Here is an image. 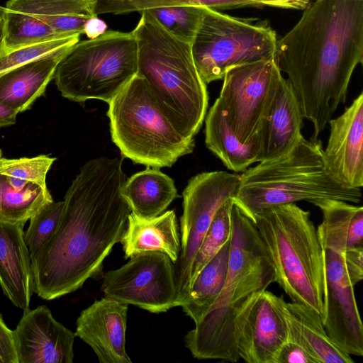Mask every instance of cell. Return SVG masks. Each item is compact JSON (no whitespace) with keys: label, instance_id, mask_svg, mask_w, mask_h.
<instances>
[{"label":"cell","instance_id":"cell-1","mask_svg":"<svg viewBox=\"0 0 363 363\" xmlns=\"http://www.w3.org/2000/svg\"><path fill=\"white\" fill-rule=\"evenodd\" d=\"M126 179L118 158L96 157L80 168L55 233L30 255L38 296L52 300L72 293L101 269L131 212L121 193Z\"/></svg>","mask_w":363,"mask_h":363},{"label":"cell","instance_id":"cell-2","mask_svg":"<svg viewBox=\"0 0 363 363\" xmlns=\"http://www.w3.org/2000/svg\"><path fill=\"white\" fill-rule=\"evenodd\" d=\"M277 40L275 61L318 139L363 62V0H315Z\"/></svg>","mask_w":363,"mask_h":363},{"label":"cell","instance_id":"cell-3","mask_svg":"<svg viewBox=\"0 0 363 363\" xmlns=\"http://www.w3.org/2000/svg\"><path fill=\"white\" fill-rule=\"evenodd\" d=\"M273 282V267L257 229L233 203L226 279L208 313L184 336L191 355L198 359L240 360L233 336L236 313L250 296Z\"/></svg>","mask_w":363,"mask_h":363},{"label":"cell","instance_id":"cell-4","mask_svg":"<svg viewBox=\"0 0 363 363\" xmlns=\"http://www.w3.org/2000/svg\"><path fill=\"white\" fill-rule=\"evenodd\" d=\"M132 30L138 47V72L172 124L185 138L194 139L208 105L206 84L193 59L191 43L165 30L146 10Z\"/></svg>","mask_w":363,"mask_h":363},{"label":"cell","instance_id":"cell-5","mask_svg":"<svg viewBox=\"0 0 363 363\" xmlns=\"http://www.w3.org/2000/svg\"><path fill=\"white\" fill-rule=\"evenodd\" d=\"M321 199L358 203L362 191L336 182L325 168L321 141L303 136L287 154L242 172L233 202L252 219L270 207Z\"/></svg>","mask_w":363,"mask_h":363},{"label":"cell","instance_id":"cell-6","mask_svg":"<svg viewBox=\"0 0 363 363\" xmlns=\"http://www.w3.org/2000/svg\"><path fill=\"white\" fill-rule=\"evenodd\" d=\"M257 229L277 283L293 302L323 318V250L311 213L295 203L264 209L250 219Z\"/></svg>","mask_w":363,"mask_h":363},{"label":"cell","instance_id":"cell-7","mask_svg":"<svg viewBox=\"0 0 363 363\" xmlns=\"http://www.w3.org/2000/svg\"><path fill=\"white\" fill-rule=\"evenodd\" d=\"M108 104L112 140L134 163L170 167L193 152L194 139L185 138L172 125L138 74Z\"/></svg>","mask_w":363,"mask_h":363},{"label":"cell","instance_id":"cell-8","mask_svg":"<svg viewBox=\"0 0 363 363\" xmlns=\"http://www.w3.org/2000/svg\"><path fill=\"white\" fill-rule=\"evenodd\" d=\"M311 203L320 208L323 216L317 228L325 275L323 324L341 350L350 356L362 357L363 325L345 257L349 222L359 206L334 199Z\"/></svg>","mask_w":363,"mask_h":363},{"label":"cell","instance_id":"cell-9","mask_svg":"<svg viewBox=\"0 0 363 363\" xmlns=\"http://www.w3.org/2000/svg\"><path fill=\"white\" fill-rule=\"evenodd\" d=\"M138 72V47L132 31L106 30L78 42L57 66L54 78L61 95L75 102L108 103Z\"/></svg>","mask_w":363,"mask_h":363},{"label":"cell","instance_id":"cell-10","mask_svg":"<svg viewBox=\"0 0 363 363\" xmlns=\"http://www.w3.org/2000/svg\"><path fill=\"white\" fill-rule=\"evenodd\" d=\"M277 43L267 23H252L204 6L191 46L196 67L208 84L235 67L274 59Z\"/></svg>","mask_w":363,"mask_h":363},{"label":"cell","instance_id":"cell-11","mask_svg":"<svg viewBox=\"0 0 363 363\" xmlns=\"http://www.w3.org/2000/svg\"><path fill=\"white\" fill-rule=\"evenodd\" d=\"M240 180L238 173L206 172L191 177L183 191L181 250L175 263L177 306L188 296L193 261L213 219L220 207L235 196Z\"/></svg>","mask_w":363,"mask_h":363},{"label":"cell","instance_id":"cell-12","mask_svg":"<svg viewBox=\"0 0 363 363\" xmlns=\"http://www.w3.org/2000/svg\"><path fill=\"white\" fill-rule=\"evenodd\" d=\"M283 77L275 59L237 66L224 75L217 100L241 143L257 138Z\"/></svg>","mask_w":363,"mask_h":363},{"label":"cell","instance_id":"cell-13","mask_svg":"<svg viewBox=\"0 0 363 363\" xmlns=\"http://www.w3.org/2000/svg\"><path fill=\"white\" fill-rule=\"evenodd\" d=\"M130 258L104 274L101 289L105 296L154 313L177 306L175 266L171 259L160 252H141Z\"/></svg>","mask_w":363,"mask_h":363},{"label":"cell","instance_id":"cell-14","mask_svg":"<svg viewBox=\"0 0 363 363\" xmlns=\"http://www.w3.org/2000/svg\"><path fill=\"white\" fill-rule=\"evenodd\" d=\"M233 336L240 359L247 363H274L288 340L277 296L267 289L250 296L236 313Z\"/></svg>","mask_w":363,"mask_h":363},{"label":"cell","instance_id":"cell-15","mask_svg":"<svg viewBox=\"0 0 363 363\" xmlns=\"http://www.w3.org/2000/svg\"><path fill=\"white\" fill-rule=\"evenodd\" d=\"M323 161L328 174L350 189L363 186V93L344 112L331 118Z\"/></svg>","mask_w":363,"mask_h":363},{"label":"cell","instance_id":"cell-16","mask_svg":"<svg viewBox=\"0 0 363 363\" xmlns=\"http://www.w3.org/2000/svg\"><path fill=\"white\" fill-rule=\"evenodd\" d=\"M23 311L13 330L18 363H72L75 334L45 306Z\"/></svg>","mask_w":363,"mask_h":363},{"label":"cell","instance_id":"cell-17","mask_svg":"<svg viewBox=\"0 0 363 363\" xmlns=\"http://www.w3.org/2000/svg\"><path fill=\"white\" fill-rule=\"evenodd\" d=\"M128 305L108 297L83 310L75 336L94 350L101 363H131L125 351Z\"/></svg>","mask_w":363,"mask_h":363},{"label":"cell","instance_id":"cell-18","mask_svg":"<svg viewBox=\"0 0 363 363\" xmlns=\"http://www.w3.org/2000/svg\"><path fill=\"white\" fill-rule=\"evenodd\" d=\"M26 223L0 217V285L13 304L29 308L33 289L30 252L24 239Z\"/></svg>","mask_w":363,"mask_h":363},{"label":"cell","instance_id":"cell-19","mask_svg":"<svg viewBox=\"0 0 363 363\" xmlns=\"http://www.w3.org/2000/svg\"><path fill=\"white\" fill-rule=\"evenodd\" d=\"M303 119L298 97L291 83L283 77L272 106L257 135L261 143L259 162L290 152L303 137Z\"/></svg>","mask_w":363,"mask_h":363},{"label":"cell","instance_id":"cell-20","mask_svg":"<svg viewBox=\"0 0 363 363\" xmlns=\"http://www.w3.org/2000/svg\"><path fill=\"white\" fill-rule=\"evenodd\" d=\"M277 300L287 327L288 340L301 346L315 363H354L352 356L341 350L327 335L321 316L296 302Z\"/></svg>","mask_w":363,"mask_h":363},{"label":"cell","instance_id":"cell-21","mask_svg":"<svg viewBox=\"0 0 363 363\" xmlns=\"http://www.w3.org/2000/svg\"><path fill=\"white\" fill-rule=\"evenodd\" d=\"M73 46L62 48L0 74V101L19 113L30 109L36 99L44 94L48 84L54 78L59 62Z\"/></svg>","mask_w":363,"mask_h":363},{"label":"cell","instance_id":"cell-22","mask_svg":"<svg viewBox=\"0 0 363 363\" xmlns=\"http://www.w3.org/2000/svg\"><path fill=\"white\" fill-rule=\"evenodd\" d=\"M125 259L141 252H160L175 264L181 250L180 237L174 211L143 218L130 213L121 238Z\"/></svg>","mask_w":363,"mask_h":363},{"label":"cell","instance_id":"cell-23","mask_svg":"<svg viewBox=\"0 0 363 363\" xmlns=\"http://www.w3.org/2000/svg\"><path fill=\"white\" fill-rule=\"evenodd\" d=\"M205 118L206 146L228 169L242 172L259 162L261 143L258 136L250 144L241 143L217 99Z\"/></svg>","mask_w":363,"mask_h":363},{"label":"cell","instance_id":"cell-24","mask_svg":"<svg viewBox=\"0 0 363 363\" xmlns=\"http://www.w3.org/2000/svg\"><path fill=\"white\" fill-rule=\"evenodd\" d=\"M98 0H9L5 8L24 13L48 24L58 33L84 34L87 20L96 16Z\"/></svg>","mask_w":363,"mask_h":363},{"label":"cell","instance_id":"cell-25","mask_svg":"<svg viewBox=\"0 0 363 363\" xmlns=\"http://www.w3.org/2000/svg\"><path fill=\"white\" fill-rule=\"evenodd\" d=\"M121 193L131 212L143 218L162 214L177 196L173 179L148 167L127 178Z\"/></svg>","mask_w":363,"mask_h":363},{"label":"cell","instance_id":"cell-26","mask_svg":"<svg viewBox=\"0 0 363 363\" xmlns=\"http://www.w3.org/2000/svg\"><path fill=\"white\" fill-rule=\"evenodd\" d=\"M230 238L194 280L181 307L197 323L208 313L224 286L228 268Z\"/></svg>","mask_w":363,"mask_h":363},{"label":"cell","instance_id":"cell-27","mask_svg":"<svg viewBox=\"0 0 363 363\" xmlns=\"http://www.w3.org/2000/svg\"><path fill=\"white\" fill-rule=\"evenodd\" d=\"M53 199L48 188L28 182L21 189H14L6 177L0 174V217L14 222L30 219Z\"/></svg>","mask_w":363,"mask_h":363},{"label":"cell","instance_id":"cell-28","mask_svg":"<svg viewBox=\"0 0 363 363\" xmlns=\"http://www.w3.org/2000/svg\"><path fill=\"white\" fill-rule=\"evenodd\" d=\"M4 16V40L1 54L25 46L71 36L58 33L34 16L8 10L5 7Z\"/></svg>","mask_w":363,"mask_h":363},{"label":"cell","instance_id":"cell-29","mask_svg":"<svg viewBox=\"0 0 363 363\" xmlns=\"http://www.w3.org/2000/svg\"><path fill=\"white\" fill-rule=\"evenodd\" d=\"M233 205L231 199L220 207L213 218L194 257L190 275V288L199 272L230 238Z\"/></svg>","mask_w":363,"mask_h":363},{"label":"cell","instance_id":"cell-30","mask_svg":"<svg viewBox=\"0 0 363 363\" xmlns=\"http://www.w3.org/2000/svg\"><path fill=\"white\" fill-rule=\"evenodd\" d=\"M146 11L174 36L191 43L203 17L204 6L177 5Z\"/></svg>","mask_w":363,"mask_h":363},{"label":"cell","instance_id":"cell-31","mask_svg":"<svg viewBox=\"0 0 363 363\" xmlns=\"http://www.w3.org/2000/svg\"><path fill=\"white\" fill-rule=\"evenodd\" d=\"M55 157L40 155L18 159L0 158V174L31 182L47 189L46 177Z\"/></svg>","mask_w":363,"mask_h":363},{"label":"cell","instance_id":"cell-32","mask_svg":"<svg viewBox=\"0 0 363 363\" xmlns=\"http://www.w3.org/2000/svg\"><path fill=\"white\" fill-rule=\"evenodd\" d=\"M63 206V201L55 202L53 200L30 218V225L24 233V239L30 255L55 233Z\"/></svg>","mask_w":363,"mask_h":363},{"label":"cell","instance_id":"cell-33","mask_svg":"<svg viewBox=\"0 0 363 363\" xmlns=\"http://www.w3.org/2000/svg\"><path fill=\"white\" fill-rule=\"evenodd\" d=\"M80 35L55 39L25 46L0 55V74L16 67L36 60L62 48L73 46Z\"/></svg>","mask_w":363,"mask_h":363},{"label":"cell","instance_id":"cell-34","mask_svg":"<svg viewBox=\"0 0 363 363\" xmlns=\"http://www.w3.org/2000/svg\"><path fill=\"white\" fill-rule=\"evenodd\" d=\"M274 363H315L298 345L287 340L279 349Z\"/></svg>","mask_w":363,"mask_h":363},{"label":"cell","instance_id":"cell-35","mask_svg":"<svg viewBox=\"0 0 363 363\" xmlns=\"http://www.w3.org/2000/svg\"><path fill=\"white\" fill-rule=\"evenodd\" d=\"M345 257L348 276L354 286L363 279V247L347 249Z\"/></svg>","mask_w":363,"mask_h":363},{"label":"cell","instance_id":"cell-36","mask_svg":"<svg viewBox=\"0 0 363 363\" xmlns=\"http://www.w3.org/2000/svg\"><path fill=\"white\" fill-rule=\"evenodd\" d=\"M347 249L363 247V208L359 206L352 216L347 231Z\"/></svg>","mask_w":363,"mask_h":363},{"label":"cell","instance_id":"cell-37","mask_svg":"<svg viewBox=\"0 0 363 363\" xmlns=\"http://www.w3.org/2000/svg\"><path fill=\"white\" fill-rule=\"evenodd\" d=\"M0 358L2 363H18L13 330H10L0 314Z\"/></svg>","mask_w":363,"mask_h":363},{"label":"cell","instance_id":"cell-38","mask_svg":"<svg viewBox=\"0 0 363 363\" xmlns=\"http://www.w3.org/2000/svg\"><path fill=\"white\" fill-rule=\"evenodd\" d=\"M258 6H267L286 9H305L311 0H252Z\"/></svg>","mask_w":363,"mask_h":363},{"label":"cell","instance_id":"cell-39","mask_svg":"<svg viewBox=\"0 0 363 363\" xmlns=\"http://www.w3.org/2000/svg\"><path fill=\"white\" fill-rule=\"evenodd\" d=\"M106 28V23L96 16L87 20L84 25V34H86L89 39H93L105 33L107 30Z\"/></svg>","mask_w":363,"mask_h":363},{"label":"cell","instance_id":"cell-40","mask_svg":"<svg viewBox=\"0 0 363 363\" xmlns=\"http://www.w3.org/2000/svg\"><path fill=\"white\" fill-rule=\"evenodd\" d=\"M18 113L17 110L0 101V128L15 124Z\"/></svg>","mask_w":363,"mask_h":363},{"label":"cell","instance_id":"cell-41","mask_svg":"<svg viewBox=\"0 0 363 363\" xmlns=\"http://www.w3.org/2000/svg\"><path fill=\"white\" fill-rule=\"evenodd\" d=\"M4 7L0 6V55L4 51Z\"/></svg>","mask_w":363,"mask_h":363},{"label":"cell","instance_id":"cell-42","mask_svg":"<svg viewBox=\"0 0 363 363\" xmlns=\"http://www.w3.org/2000/svg\"><path fill=\"white\" fill-rule=\"evenodd\" d=\"M1 157V150H0V158Z\"/></svg>","mask_w":363,"mask_h":363},{"label":"cell","instance_id":"cell-43","mask_svg":"<svg viewBox=\"0 0 363 363\" xmlns=\"http://www.w3.org/2000/svg\"><path fill=\"white\" fill-rule=\"evenodd\" d=\"M0 363H2V361H1V358H0Z\"/></svg>","mask_w":363,"mask_h":363}]
</instances>
